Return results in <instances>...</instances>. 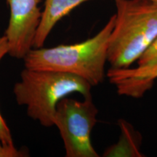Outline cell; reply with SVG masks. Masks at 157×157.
<instances>
[{
  "mask_svg": "<svg viewBox=\"0 0 157 157\" xmlns=\"http://www.w3.org/2000/svg\"><path fill=\"white\" fill-rule=\"evenodd\" d=\"M115 15L97 34L80 43L50 48H33L23 58L25 68L52 70L78 76L92 86L105 78V65Z\"/></svg>",
  "mask_w": 157,
  "mask_h": 157,
  "instance_id": "1",
  "label": "cell"
},
{
  "mask_svg": "<svg viewBox=\"0 0 157 157\" xmlns=\"http://www.w3.org/2000/svg\"><path fill=\"white\" fill-rule=\"evenodd\" d=\"M117 12L107 61L111 68H129L157 37V3L153 0H114Z\"/></svg>",
  "mask_w": 157,
  "mask_h": 157,
  "instance_id": "2",
  "label": "cell"
},
{
  "mask_svg": "<svg viewBox=\"0 0 157 157\" xmlns=\"http://www.w3.org/2000/svg\"><path fill=\"white\" fill-rule=\"evenodd\" d=\"M92 85L72 74L25 68L21 79L13 87L15 100L26 108L27 115L43 127L54 126L57 104L70 94L78 93L84 98L91 95Z\"/></svg>",
  "mask_w": 157,
  "mask_h": 157,
  "instance_id": "3",
  "label": "cell"
},
{
  "mask_svg": "<svg viewBox=\"0 0 157 157\" xmlns=\"http://www.w3.org/2000/svg\"><path fill=\"white\" fill-rule=\"evenodd\" d=\"M98 113L92 96L83 101L66 97L58 102L53 121L63 142L66 156H99L90 139Z\"/></svg>",
  "mask_w": 157,
  "mask_h": 157,
  "instance_id": "4",
  "label": "cell"
},
{
  "mask_svg": "<svg viewBox=\"0 0 157 157\" xmlns=\"http://www.w3.org/2000/svg\"><path fill=\"white\" fill-rule=\"evenodd\" d=\"M10 9L8 25L5 31L8 55L22 59L34 48V42L42 17V0H6Z\"/></svg>",
  "mask_w": 157,
  "mask_h": 157,
  "instance_id": "5",
  "label": "cell"
},
{
  "mask_svg": "<svg viewBox=\"0 0 157 157\" xmlns=\"http://www.w3.org/2000/svg\"><path fill=\"white\" fill-rule=\"evenodd\" d=\"M106 76L119 95L139 98L153 87L157 78V65L150 67L110 68Z\"/></svg>",
  "mask_w": 157,
  "mask_h": 157,
  "instance_id": "6",
  "label": "cell"
},
{
  "mask_svg": "<svg viewBox=\"0 0 157 157\" xmlns=\"http://www.w3.org/2000/svg\"><path fill=\"white\" fill-rule=\"evenodd\" d=\"M92 0H45L34 42V48H43L57 23L78 6Z\"/></svg>",
  "mask_w": 157,
  "mask_h": 157,
  "instance_id": "7",
  "label": "cell"
},
{
  "mask_svg": "<svg viewBox=\"0 0 157 157\" xmlns=\"http://www.w3.org/2000/svg\"><path fill=\"white\" fill-rule=\"evenodd\" d=\"M121 129V135L119 142L108 148L103 153L105 157H141L144 156L140 152L142 136L135 130L131 124L124 119L118 121Z\"/></svg>",
  "mask_w": 157,
  "mask_h": 157,
  "instance_id": "8",
  "label": "cell"
},
{
  "mask_svg": "<svg viewBox=\"0 0 157 157\" xmlns=\"http://www.w3.org/2000/svg\"><path fill=\"white\" fill-rule=\"evenodd\" d=\"M137 67H150L157 65V37L137 60Z\"/></svg>",
  "mask_w": 157,
  "mask_h": 157,
  "instance_id": "9",
  "label": "cell"
},
{
  "mask_svg": "<svg viewBox=\"0 0 157 157\" xmlns=\"http://www.w3.org/2000/svg\"><path fill=\"white\" fill-rule=\"evenodd\" d=\"M28 156L24 150H18L14 143H5L0 140V157H23Z\"/></svg>",
  "mask_w": 157,
  "mask_h": 157,
  "instance_id": "10",
  "label": "cell"
},
{
  "mask_svg": "<svg viewBox=\"0 0 157 157\" xmlns=\"http://www.w3.org/2000/svg\"><path fill=\"white\" fill-rule=\"evenodd\" d=\"M0 140L5 143H13L10 129L0 113Z\"/></svg>",
  "mask_w": 157,
  "mask_h": 157,
  "instance_id": "11",
  "label": "cell"
},
{
  "mask_svg": "<svg viewBox=\"0 0 157 157\" xmlns=\"http://www.w3.org/2000/svg\"><path fill=\"white\" fill-rule=\"evenodd\" d=\"M6 55H8V44L5 36H0V61Z\"/></svg>",
  "mask_w": 157,
  "mask_h": 157,
  "instance_id": "12",
  "label": "cell"
},
{
  "mask_svg": "<svg viewBox=\"0 0 157 157\" xmlns=\"http://www.w3.org/2000/svg\"><path fill=\"white\" fill-rule=\"evenodd\" d=\"M153 1H154L155 2H156V3H157V0H153Z\"/></svg>",
  "mask_w": 157,
  "mask_h": 157,
  "instance_id": "13",
  "label": "cell"
}]
</instances>
